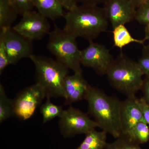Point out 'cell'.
<instances>
[{
  "mask_svg": "<svg viewBox=\"0 0 149 149\" xmlns=\"http://www.w3.org/2000/svg\"><path fill=\"white\" fill-rule=\"evenodd\" d=\"M106 74L112 86L127 97L135 95L143 84L144 74L137 62L122 53L113 60Z\"/></svg>",
  "mask_w": 149,
  "mask_h": 149,
  "instance_id": "3957f363",
  "label": "cell"
},
{
  "mask_svg": "<svg viewBox=\"0 0 149 149\" xmlns=\"http://www.w3.org/2000/svg\"><path fill=\"white\" fill-rule=\"evenodd\" d=\"M142 90L144 94L143 98L149 105V75H146V79L144 80Z\"/></svg>",
  "mask_w": 149,
  "mask_h": 149,
  "instance_id": "4316f807",
  "label": "cell"
},
{
  "mask_svg": "<svg viewBox=\"0 0 149 149\" xmlns=\"http://www.w3.org/2000/svg\"><path fill=\"white\" fill-rule=\"evenodd\" d=\"M145 39L149 41V44L148 45L149 46V24L146 25L145 28Z\"/></svg>",
  "mask_w": 149,
  "mask_h": 149,
  "instance_id": "4dcf8cb0",
  "label": "cell"
},
{
  "mask_svg": "<svg viewBox=\"0 0 149 149\" xmlns=\"http://www.w3.org/2000/svg\"><path fill=\"white\" fill-rule=\"evenodd\" d=\"M112 32L114 46L121 50L131 43H136L143 45L146 40L145 38L139 40L133 38L125 25L123 24L115 27Z\"/></svg>",
  "mask_w": 149,
  "mask_h": 149,
  "instance_id": "2e32d148",
  "label": "cell"
},
{
  "mask_svg": "<svg viewBox=\"0 0 149 149\" xmlns=\"http://www.w3.org/2000/svg\"><path fill=\"white\" fill-rule=\"evenodd\" d=\"M144 75H149V46H145L142 56L137 62Z\"/></svg>",
  "mask_w": 149,
  "mask_h": 149,
  "instance_id": "cb8c5ba5",
  "label": "cell"
},
{
  "mask_svg": "<svg viewBox=\"0 0 149 149\" xmlns=\"http://www.w3.org/2000/svg\"><path fill=\"white\" fill-rule=\"evenodd\" d=\"M82 73L67 75L65 79V99L67 104L73 103L85 98L89 86Z\"/></svg>",
  "mask_w": 149,
  "mask_h": 149,
  "instance_id": "4fadbf2b",
  "label": "cell"
},
{
  "mask_svg": "<svg viewBox=\"0 0 149 149\" xmlns=\"http://www.w3.org/2000/svg\"><path fill=\"white\" fill-rule=\"evenodd\" d=\"M103 8L113 29L132 21L137 9L128 0H107Z\"/></svg>",
  "mask_w": 149,
  "mask_h": 149,
  "instance_id": "8fae6325",
  "label": "cell"
},
{
  "mask_svg": "<svg viewBox=\"0 0 149 149\" xmlns=\"http://www.w3.org/2000/svg\"><path fill=\"white\" fill-rule=\"evenodd\" d=\"M114 59L109 50L101 44L90 42L89 45L81 51V65L92 68L98 74H106Z\"/></svg>",
  "mask_w": 149,
  "mask_h": 149,
  "instance_id": "9c48e42d",
  "label": "cell"
},
{
  "mask_svg": "<svg viewBox=\"0 0 149 149\" xmlns=\"http://www.w3.org/2000/svg\"><path fill=\"white\" fill-rule=\"evenodd\" d=\"M130 2L135 6L136 8H139L143 3L145 2L146 0H128Z\"/></svg>",
  "mask_w": 149,
  "mask_h": 149,
  "instance_id": "f546056e",
  "label": "cell"
},
{
  "mask_svg": "<svg viewBox=\"0 0 149 149\" xmlns=\"http://www.w3.org/2000/svg\"><path fill=\"white\" fill-rule=\"evenodd\" d=\"M62 5L68 10H71L77 6L76 0H59Z\"/></svg>",
  "mask_w": 149,
  "mask_h": 149,
  "instance_id": "83f0119b",
  "label": "cell"
},
{
  "mask_svg": "<svg viewBox=\"0 0 149 149\" xmlns=\"http://www.w3.org/2000/svg\"><path fill=\"white\" fill-rule=\"evenodd\" d=\"M107 134L93 129L85 134L84 141L76 149H104L107 144Z\"/></svg>",
  "mask_w": 149,
  "mask_h": 149,
  "instance_id": "9a60e30c",
  "label": "cell"
},
{
  "mask_svg": "<svg viewBox=\"0 0 149 149\" xmlns=\"http://www.w3.org/2000/svg\"><path fill=\"white\" fill-rule=\"evenodd\" d=\"M63 29L75 38L93 41L108 27V19L104 8L97 5L83 4L68 11L64 16Z\"/></svg>",
  "mask_w": 149,
  "mask_h": 149,
  "instance_id": "7a4b0ae2",
  "label": "cell"
},
{
  "mask_svg": "<svg viewBox=\"0 0 149 149\" xmlns=\"http://www.w3.org/2000/svg\"><path fill=\"white\" fill-rule=\"evenodd\" d=\"M4 30V39L10 64H15L22 59L30 57L32 54L31 41L15 32L12 27Z\"/></svg>",
  "mask_w": 149,
  "mask_h": 149,
  "instance_id": "30bf717a",
  "label": "cell"
},
{
  "mask_svg": "<svg viewBox=\"0 0 149 149\" xmlns=\"http://www.w3.org/2000/svg\"><path fill=\"white\" fill-rule=\"evenodd\" d=\"M137 99L135 95L130 96L121 102V135L126 138L129 137L133 128L138 123L144 121Z\"/></svg>",
  "mask_w": 149,
  "mask_h": 149,
  "instance_id": "7c38bea8",
  "label": "cell"
},
{
  "mask_svg": "<svg viewBox=\"0 0 149 149\" xmlns=\"http://www.w3.org/2000/svg\"><path fill=\"white\" fill-rule=\"evenodd\" d=\"M49 34L48 49L57 60L74 73H82L81 51L77 47L76 38L64 29L57 27Z\"/></svg>",
  "mask_w": 149,
  "mask_h": 149,
  "instance_id": "5b68a950",
  "label": "cell"
},
{
  "mask_svg": "<svg viewBox=\"0 0 149 149\" xmlns=\"http://www.w3.org/2000/svg\"><path fill=\"white\" fill-rule=\"evenodd\" d=\"M127 138L139 144L146 143L149 140V125L144 121L138 123Z\"/></svg>",
  "mask_w": 149,
  "mask_h": 149,
  "instance_id": "ffe728a7",
  "label": "cell"
},
{
  "mask_svg": "<svg viewBox=\"0 0 149 149\" xmlns=\"http://www.w3.org/2000/svg\"><path fill=\"white\" fill-rule=\"evenodd\" d=\"M45 97V91L38 83L25 88L12 100L14 115L22 120L29 119Z\"/></svg>",
  "mask_w": 149,
  "mask_h": 149,
  "instance_id": "52a82bcc",
  "label": "cell"
},
{
  "mask_svg": "<svg viewBox=\"0 0 149 149\" xmlns=\"http://www.w3.org/2000/svg\"><path fill=\"white\" fill-rule=\"evenodd\" d=\"M107 0H76V2H80L83 4L97 5L102 1L105 2Z\"/></svg>",
  "mask_w": 149,
  "mask_h": 149,
  "instance_id": "f1b7e54d",
  "label": "cell"
},
{
  "mask_svg": "<svg viewBox=\"0 0 149 149\" xmlns=\"http://www.w3.org/2000/svg\"><path fill=\"white\" fill-rule=\"evenodd\" d=\"M50 100V98H47L45 102L40 108V113L44 123L56 118L60 117L63 111L61 107L53 103Z\"/></svg>",
  "mask_w": 149,
  "mask_h": 149,
  "instance_id": "ac0fdd59",
  "label": "cell"
},
{
  "mask_svg": "<svg viewBox=\"0 0 149 149\" xmlns=\"http://www.w3.org/2000/svg\"><path fill=\"white\" fill-rule=\"evenodd\" d=\"M137 100L143 114L144 121L149 126V105L143 97L138 99Z\"/></svg>",
  "mask_w": 149,
  "mask_h": 149,
  "instance_id": "484cf974",
  "label": "cell"
},
{
  "mask_svg": "<svg viewBox=\"0 0 149 149\" xmlns=\"http://www.w3.org/2000/svg\"><path fill=\"white\" fill-rule=\"evenodd\" d=\"M85 99L89 113L98 127L115 139L121 135V102L116 97L108 95L101 90L89 85Z\"/></svg>",
  "mask_w": 149,
  "mask_h": 149,
  "instance_id": "6da1fadb",
  "label": "cell"
},
{
  "mask_svg": "<svg viewBox=\"0 0 149 149\" xmlns=\"http://www.w3.org/2000/svg\"><path fill=\"white\" fill-rule=\"evenodd\" d=\"M38 12L52 20L63 16V6L59 0H32Z\"/></svg>",
  "mask_w": 149,
  "mask_h": 149,
  "instance_id": "5bb4252c",
  "label": "cell"
},
{
  "mask_svg": "<svg viewBox=\"0 0 149 149\" xmlns=\"http://www.w3.org/2000/svg\"><path fill=\"white\" fill-rule=\"evenodd\" d=\"M18 11L10 0H0V27L8 29L16 20Z\"/></svg>",
  "mask_w": 149,
  "mask_h": 149,
  "instance_id": "e0dca14e",
  "label": "cell"
},
{
  "mask_svg": "<svg viewBox=\"0 0 149 149\" xmlns=\"http://www.w3.org/2000/svg\"><path fill=\"white\" fill-rule=\"evenodd\" d=\"M14 115L12 100L8 97L1 83L0 84V122Z\"/></svg>",
  "mask_w": 149,
  "mask_h": 149,
  "instance_id": "d6986e66",
  "label": "cell"
},
{
  "mask_svg": "<svg viewBox=\"0 0 149 149\" xmlns=\"http://www.w3.org/2000/svg\"><path fill=\"white\" fill-rule=\"evenodd\" d=\"M12 28L32 42L41 40L49 34L50 26L47 18L38 12L30 10L22 15L21 20Z\"/></svg>",
  "mask_w": 149,
  "mask_h": 149,
  "instance_id": "ba28073f",
  "label": "cell"
},
{
  "mask_svg": "<svg viewBox=\"0 0 149 149\" xmlns=\"http://www.w3.org/2000/svg\"><path fill=\"white\" fill-rule=\"evenodd\" d=\"M59 118L60 129L65 138L86 134L98 127L97 123L87 114L72 107L63 110Z\"/></svg>",
  "mask_w": 149,
  "mask_h": 149,
  "instance_id": "8992f818",
  "label": "cell"
},
{
  "mask_svg": "<svg viewBox=\"0 0 149 149\" xmlns=\"http://www.w3.org/2000/svg\"><path fill=\"white\" fill-rule=\"evenodd\" d=\"M29 58L35 65L37 83L45 91L46 97L65 98L64 83L68 68L57 60L32 54Z\"/></svg>",
  "mask_w": 149,
  "mask_h": 149,
  "instance_id": "277c9868",
  "label": "cell"
},
{
  "mask_svg": "<svg viewBox=\"0 0 149 149\" xmlns=\"http://www.w3.org/2000/svg\"><path fill=\"white\" fill-rule=\"evenodd\" d=\"M18 13L22 15L29 11L32 10L34 6L32 0H10Z\"/></svg>",
  "mask_w": 149,
  "mask_h": 149,
  "instance_id": "d4e9b609",
  "label": "cell"
},
{
  "mask_svg": "<svg viewBox=\"0 0 149 149\" xmlns=\"http://www.w3.org/2000/svg\"><path fill=\"white\" fill-rule=\"evenodd\" d=\"M135 19L141 24H149V0H146L137 8Z\"/></svg>",
  "mask_w": 149,
  "mask_h": 149,
  "instance_id": "7402d4cb",
  "label": "cell"
},
{
  "mask_svg": "<svg viewBox=\"0 0 149 149\" xmlns=\"http://www.w3.org/2000/svg\"><path fill=\"white\" fill-rule=\"evenodd\" d=\"M104 149H142L139 144L129 140L128 138L120 136L116 140L111 143H107Z\"/></svg>",
  "mask_w": 149,
  "mask_h": 149,
  "instance_id": "44dd1931",
  "label": "cell"
},
{
  "mask_svg": "<svg viewBox=\"0 0 149 149\" xmlns=\"http://www.w3.org/2000/svg\"><path fill=\"white\" fill-rule=\"evenodd\" d=\"M10 65L7 52L5 45L4 30L1 29L0 32V74H1L6 68Z\"/></svg>",
  "mask_w": 149,
  "mask_h": 149,
  "instance_id": "603a6c76",
  "label": "cell"
}]
</instances>
